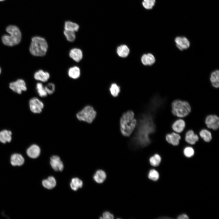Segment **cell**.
<instances>
[{
    "label": "cell",
    "instance_id": "cell-9",
    "mask_svg": "<svg viewBox=\"0 0 219 219\" xmlns=\"http://www.w3.org/2000/svg\"><path fill=\"white\" fill-rule=\"evenodd\" d=\"M9 88L14 92L21 94L22 91L27 89L26 83L22 79H18L16 81L10 83Z\"/></svg>",
    "mask_w": 219,
    "mask_h": 219
},
{
    "label": "cell",
    "instance_id": "cell-37",
    "mask_svg": "<svg viewBox=\"0 0 219 219\" xmlns=\"http://www.w3.org/2000/svg\"><path fill=\"white\" fill-rule=\"evenodd\" d=\"M103 218L105 219H113L114 218L113 215L108 211L104 212L103 214Z\"/></svg>",
    "mask_w": 219,
    "mask_h": 219
},
{
    "label": "cell",
    "instance_id": "cell-24",
    "mask_svg": "<svg viewBox=\"0 0 219 219\" xmlns=\"http://www.w3.org/2000/svg\"><path fill=\"white\" fill-rule=\"evenodd\" d=\"M68 74L70 78L76 79L78 78L80 75V70L78 66H74L69 68Z\"/></svg>",
    "mask_w": 219,
    "mask_h": 219
},
{
    "label": "cell",
    "instance_id": "cell-27",
    "mask_svg": "<svg viewBox=\"0 0 219 219\" xmlns=\"http://www.w3.org/2000/svg\"><path fill=\"white\" fill-rule=\"evenodd\" d=\"M82 181L78 178H74L72 179L70 184L71 189L74 191L77 190L78 188H81L83 186Z\"/></svg>",
    "mask_w": 219,
    "mask_h": 219
},
{
    "label": "cell",
    "instance_id": "cell-7",
    "mask_svg": "<svg viewBox=\"0 0 219 219\" xmlns=\"http://www.w3.org/2000/svg\"><path fill=\"white\" fill-rule=\"evenodd\" d=\"M205 123L209 129L216 130L219 127V118L215 114L207 115L205 120Z\"/></svg>",
    "mask_w": 219,
    "mask_h": 219
},
{
    "label": "cell",
    "instance_id": "cell-32",
    "mask_svg": "<svg viewBox=\"0 0 219 219\" xmlns=\"http://www.w3.org/2000/svg\"><path fill=\"white\" fill-rule=\"evenodd\" d=\"M183 152L184 155L187 158H190L194 154V150L191 146L186 147L183 149Z\"/></svg>",
    "mask_w": 219,
    "mask_h": 219
},
{
    "label": "cell",
    "instance_id": "cell-22",
    "mask_svg": "<svg viewBox=\"0 0 219 219\" xmlns=\"http://www.w3.org/2000/svg\"><path fill=\"white\" fill-rule=\"evenodd\" d=\"M56 181L53 176L49 177L47 179H44L42 182V184L43 186L48 189H52L55 187L56 185Z\"/></svg>",
    "mask_w": 219,
    "mask_h": 219
},
{
    "label": "cell",
    "instance_id": "cell-34",
    "mask_svg": "<svg viewBox=\"0 0 219 219\" xmlns=\"http://www.w3.org/2000/svg\"><path fill=\"white\" fill-rule=\"evenodd\" d=\"M155 3V0H143L142 5L146 9H152Z\"/></svg>",
    "mask_w": 219,
    "mask_h": 219
},
{
    "label": "cell",
    "instance_id": "cell-10",
    "mask_svg": "<svg viewBox=\"0 0 219 219\" xmlns=\"http://www.w3.org/2000/svg\"><path fill=\"white\" fill-rule=\"evenodd\" d=\"M174 41L177 47L181 51L188 49L190 46L189 40L185 36H177L175 38Z\"/></svg>",
    "mask_w": 219,
    "mask_h": 219
},
{
    "label": "cell",
    "instance_id": "cell-40",
    "mask_svg": "<svg viewBox=\"0 0 219 219\" xmlns=\"http://www.w3.org/2000/svg\"><path fill=\"white\" fill-rule=\"evenodd\" d=\"M4 0H0V1H4Z\"/></svg>",
    "mask_w": 219,
    "mask_h": 219
},
{
    "label": "cell",
    "instance_id": "cell-11",
    "mask_svg": "<svg viewBox=\"0 0 219 219\" xmlns=\"http://www.w3.org/2000/svg\"><path fill=\"white\" fill-rule=\"evenodd\" d=\"M181 138V136L179 134L174 132L167 134L165 136L166 141L174 146L179 145Z\"/></svg>",
    "mask_w": 219,
    "mask_h": 219
},
{
    "label": "cell",
    "instance_id": "cell-2",
    "mask_svg": "<svg viewBox=\"0 0 219 219\" xmlns=\"http://www.w3.org/2000/svg\"><path fill=\"white\" fill-rule=\"evenodd\" d=\"M137 124L132 111L129 110L124 113L120 121V130L122 135L125 137L129 136L136 127Z\"/></svg>",
    "mask_w": 219,
    "mask_h": 219
},
{
    "label": "cell",
    "instance_id": "cell-16",
    "mask_svg": "<svg viewBox=\"0 0 219 219\" xmlns=\"http://www.w3.org/2000/svg\"><path fill=\"white\" fill-rule=\"evenodd\" d=\"M40 153V148L38 145L35 144L30 146L26 150L27 155L32 158H36L39 156Z\"/></svg>",
    "mask_w": 219,
    "mask_h": 219
},
{
    "label": "cell",
    "instance_id": "cell-17",
    "mask_svg": "<svg viewBox=\"0 0 219 219\" xmlns=\"http://www.w3.org/2000/svg\"><path fill=\"white\" fill-rule=\"evenodd\" d=\"M69 55L73 60L78 62L82 58L83 54L82 51L80 49L75 48L70 50Z\"/></svg>",
    "mask_w": 219,
    "mask_h": 219
},
{
    "label": "cell",
    "instance_id": "cell-14",
    "mask_svg": "<svg viewBox=\"0 0 219 219\" xmlns=\"http://www.w3.org/2000/svg\"><path fill=\"white\" fill-rule=\"evenodd\" d=\"M199 137L192 130H189L186 133L185 140L188 144L190 145H194L199 140Z\"/></svg>",
    "mask_w": 219,
    "mask_h": 219
},
{
    "label": "cell",
    "instance_id": "cell-13",
    "mask_svg": "<svg viewBox=\"0 0 219 219\" xmlns=\"http://www.w3.org/2000/svg\"><path fill=\"white\" fill-rule=\"evenodd\" d=\"M186 126V123L185 120L179 118L173 123L171 128L173 132L180 134L184 131Z\"/></svg>",
    "mask_w": 219,
    "mask_h": 219
},
{
    "label": "cell",
    "instance_id": "cell-3",
    "mask_svg": "<svg viewBox=\"0 0 219 219\" xmlns=\"http://www.w3.org/2000/svg\"><path fill=\"white\" fill-rule=\"evenodd\" d=\"M191 111L190 105L187 101L177 99L171 104V113L174 116L183 118L188 116Z\"/></svg>",
    "mask_w": 219,
    "mask_h": 219
},
{
    "label": "cell",
    "instance_id": "cell-8",
    "mask_svg": "<svg viewBox=\"0 0 219 219\" xmlns=\"http://www.w3.org/2000/svg\"><path fill=\"white\" fill-rule=\"evenodd\" d=\"M29 106L31 111L35 113H41L44 107L43 103L36 97L33 98L30 100Z\"/></svg>",
    "mask_w": 219,
    "mask_h": 219
},
{
    "label": "cell",
    "instance_id": "cell-6",
    "mask_svg": "<svg viewBox=\"0 0 219 219\" xmlns=\"http://www.w3.org/2000/svg\"><path fill=\"white\" fill-rule=\"evenodd\" d=\"M96 115V112L93 107L90 106H87L78 112L76 116L79 120L91 123L94 120Z\"/></svg>",
    "mask_w": 219,
    "mask_h": 219
},
{
    "label": "cell",
    "instance_id": "cell-35",
    "mask_svg": "<svg viewBox=\"0 0 219 219\" xmlns=\"http://www.w3.org/2000/svg\"><path fill=\"white\" fill-rule=\"evenodd\" d=\"M47 93L49 94H53L55 90V86L54 84L50 83L47 84L44 87Z\"/></svg>",
    "mask_w": 219,
    "mask_h": 219
},
{
    "label": "cell",
    "instance_id": "cell-4",
    "mask_svg": "<svg viewBox=\"0 0 219 219\" xmlns=\"http://www.w3.org/2000/svg\"><path fill=\"white\" fill-rule=\"evenodd\" d=\"M48 45L44 38L35 36L32 39L30 51L33 55L36 56H43L46 54Z\"/></svg>",
    "mask_w": 219,
    "mask_h": 219
},
{
    "label": "cell",
    "instance_id": "cell-33",
    "mask_svg": "<svg viewBox=\"0 0 219 219\" xmlns=\"http://www.w3.org/2000/svg\"><path fill=\"white\" fill-rule=\"evenodd\" d=\"M148 178L153 181L158 180L159 178V174L158 172L156 170L152 169L148 173Z\"/></svg>",
    "mask_w": 219,
    "mask_h": 219
},
{
    "label": "cell",
    "instance_id": "cell-30",
    "mask_svg": "<svg viewBox=\"0 0 219 219\" xmlns=\"http://www.w3.org/2000/svg\"><path fill=\"white\" fill-rule=\"evenodd\" d=\"M36 89L39 96L41 97H46L47 93L43 85L40 82H38L36 85Z\"/></svg>",
    "mask_w": 219,
    "mask_h": 219
},
{
    "label": "cell",
    "instance_id": "cell-1",
    "mask_svg": "<svg viewBox=\"0 0 219 219\" xmlns=\"http://www.w3.org/2000/svg\"><path fill=\"white\" fill-rule=\"evenodd\" d=\"M137 127L131 143L138 147L146 146L150 143L149 135L154 131L155 129L151 116V117L147 113L142 114L138 120Z\"/></svg>",
    "mask_w": 219,
    "mask_h": 219
},
{
    "label": "cell",
    "instance_id": "cell-15",
    "mask_svg": "<svg viewBox=\"0 0 219 219\" xmlns=\"http://www.w3.org/2000/svg\"><path fill=\"white\" fill-rule=\"evenodd\" d=\"M10 163L13 166H20L24 163L25 159L22 155L19 153L13 154L10 157Z\"/></svg>",
    "mask_w": 219,
    "mask_h": 219
},
{
    "label": "cell",
    "instance_id": "cell-29",
    "mask_svg": "<svg viewBox=\"0 0 219 219\" xmlns=\"http://www.w3.org/2000/svg\"><path fill=\"white\" fill-rule=\"evenodd\" d=\"M64 34L67 40L70 42L75 41L76 38L75 32L73 31L64 30Z\"/></svg>",
    "mask_w": 219,
    "mask_h": 219
},
{
    "label": "cell",
    "instance_id": "cell-20",
    "mask_svg": "<svg viewBox=\"0 0 219 219\" xmlns=\"http://www.w3.org/2000/svg\"><path fill=\"white\" fill-rule=\"evenodd\" d=\"M11 131L6 130L0 132V141L3 143L10 142L12 140Z\"/></svg>",
    "mask_w": 219,
    "mask_h": 219
},
{
    "label": "cell",
    "instance_id": "cell-39",
    "mask_svg": "<svg viewBox=\"0 0 219 219\" xmlns=\"http://www.w3.org/2000/svg\"><path fill=\"white\" fill-rule=\"evenodd\" d=\"M177 218L178 219H188L189 217L187 215L183 214L179 216Z\"/></svg>",
    "mask_w": 219,
    "mask_h": 219
},
{
    "label": "cell",
    "instance_id": "cell-38",
    "mask_svg": "<svg viewBox=\"0 0 219 219\" xmlns=\"http://www.w3.org/2000/svg\"><path fill=\"white\" fill-rule=\"evenodd\" d=\"M141 61L144 65H148L147 54H144L141 57Z\"/></svg>",
    "mask_w": 219,
    "mask_h": 219
},
{
    "label": "cell",
    "instance_id": "cell-25",
    "mask_svg": "<svg viewBox=\"0 0 219 219\" xmlns=\"http://www.w3.org/2000/svg\"><path fill=\"white\" fill-rule=\"evenodd\" d=\"M116 52L119 56L122 57H125L128 55L130 50L127 45H122L117 47Z\"/></svg>",
    "mask_w": 219,
    "mask_h": 219
},
{
    "label": "cell",
    "instance_id": "cell-21",
    "mask_svg": "<svg viewBox=\"0 0 219 219\" xmlns=\"http://www.w3.org/2000/svg\"><path fill=\"white\" fill-rule=\"evenodd\" d=\"M199 135L200 137L203 141L209 143L212 140V136L211 132L206 129H203L199 132Z\"/></svg>",
    "mask_w": 219,
    "mask_h": 219
},
{
    "label": "cell",
    "instance_id": "cell-19",
    "mask_svg": "<svg viewBox=\"0 0 219 219\" xmlns=\"http://www.w3.org/2000/svg\"><path fill=\"white\" fill-rule=\"evenodd\" d=\"M210 80L212 86L215 88L219 87V71L216 70L213 71L210 74Z\"/></svg>",
    "mask_w": 219,
    "mask_h": 219
},
{
    "label": "cell",
    "instance_id": "cell-12",
    "mask_svg": "<svg viewBox=\"0 0 219 219\" xmlns=\"http://www.w3.org/2000/svg\"><path fill=\"white\" fill-rule=\"evenodd\" d=\"M50 164L52 168L55 171H62L64 165L60 158L57 155H53L50 158Z\"/></svg>",
    "mask_w": 219,
    "mask_h": 219
},
{
    "label": "cell",
    "instance_id": "cell-23",
    "mask_svg": "<svg viewBox=\"0 0 219 219\" xmlns=\"http://www.w3.org/2000/svg\"><path fill=\"white\" fill-rule=\"evenodd\" d=\"M93 177L94 180L96 182L101 183L105 180L106 178V174L104 171L99 170L96 171Z\"/></svg>",
    "mask_w": 219,
    "mask_h": 219
},
{
    "label": "cell",
    "instance_id": "cell-5",
    "mask_svg": "<svg viewBox=\"0 0 219 219\" xmlns=\"http://www.w3.org/2000/svg\"><path fill=\"white\" fill-rule=\"evenodd\" d=\"M6 31L9 35H4L2 37V41L5 45L13 46L20 42L21 33L19 28L14 25H9L6 28Z\"/></svg>",
    "mask_w": 219,
    "mask_h": 219
},
{
    "label": "cell",
    "instance_id": "cell-41",
    "mask_svg": "<svg viewBox=\"0 0 219 219\" xmlns=\"http://www.w3.org/2000/svg\"><path fill=\"white\" fill-rule=\"evenodd\" d=\"M1 68H0V74L1 73Z\"/></svg>",
    "mask_w": 219,
    "mask_h": 219
},
{
    "label": "cell",
    "instance_id": "cell-18",
    "mask_svg": "<svg viewBox=\"0 0 219 219\" xmlns=\"http://www.w3.org/2000/svg\"><path fill=\"white\" fill-rule=\"evenodd\" d=\"M34 77L36 80L45 82L49 79L50 75L48 72L40 70L35 73Z\"/></svg>",
    "mask_w": 219,
    "mask_h": 219
},
{
    "label": "cell",
    "instance_id": "cell-28",
    "mask_svg": "<svg viewBox=\"0 0 219 219\" xmlns=\"http://www.w3.org/2000/svg\"><path fill=\"white\" fill-rule=\"evenodd\" d=\"M161 158L159 155L155 154L151 157L149 159V162L151 165L154 167L158 166L160 164Z\"/></svg>",
    "mask_w": 219,
    "mask_h": 219
},
{
    "label": "cell",
    "instance_id": "cell-31",
    "mask_svg": "<svg viewBox=\"0 0 219 219\" xmlns=\"http://www.w3.org/2000/svg\"><path fill=\"white\" fill-rule=\"evenodd\" d=\"M109 90L111 94L114 97L118 96L120 91L119 86L116 83H113L111 85Z\"/></svg>",
    "mask_w": 219,
    "mask_h": 219
},
{
    "label": "cell",
    "instance_id": "cell-36",
    "mask_svg": "<svg viewBox=\"0 0 219 219\" xmlns=\"http://www.w3.org/2000/svg\"><path fill=\"white\" fill-rule=\"evenodd\" d=\"M148 65H153L155 62V58L153 54L151 53L147 54Z\"/></svg>",
    "mask_w": 219,
    "mask_h": 219
},
{
    "label": "cell",
    "instance_id": "cell-26",
    "mask_svg": "<svg viewBox=\"0 0 219 219\" xmlns=\"http://www.w3.org/2000/svg\"><path fill=\"white\" fill-rule=\"evenodd\" d=\"M79 28V25L77 23L70 21H66L64 23V30L74 31H77Z\"/></svg>",
    "mask_w": 219,
    "mask_h": 219
}]
</instances>
